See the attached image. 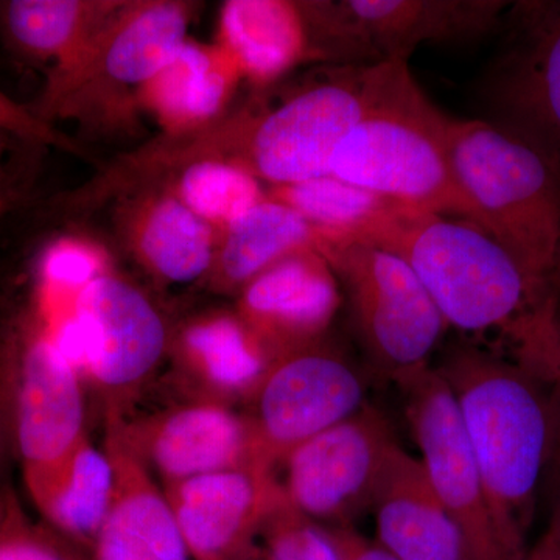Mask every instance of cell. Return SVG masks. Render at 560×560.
Here are the masks:
<instances>
[{
  "mask_svg": "<svg viewBox=\"0 0 560 560\" xmlns=\"http://www.w3.org/2000/svg\"><path fill=\"white\" fill-rule=\"evenodd\" d=\"M374 66L320 65L296 86L231 108L209 127L151 140L130 154L136 179L153 183L195 161L238 165L270 187L329 175L338 143L370 101Z\"/></svg>",
  "mask_w": 560,
  "mask_h": 560,
  "instance_id": "cell-1",
  "label": "cell"
},
{
  "mask_svg": "<svg viewBox=\"0 0 560 560\" xmlns=\"http://www.w3.org/2000/svg\"><path fill=\"white\" fill-rule=\"evenodd\" d=\"M436 370L456 401L501 548L508 559L525 560L555 453L552 385L490 346H459Z\"/></svg>",
  "mask_w": 560,
  "mask_h": 560,
  "instance_id": "cell-2",
  "label": "cell"
},
{
  "mask_svg": "<svg viewBox=\"0 0 560 560\" xmlns=\"http://www.w3.org/2000/svg\"><path fill=\"white\" fill-rule=\"evenodd\" d=\"M359 241L399 256L429 291L448 327L486 338L529 364L544 291L478 224L394 205Z\"/></svg>",
  "mask_w": 560,
  "mask_h": 560,
  "instance_id": "cell-3",
  "label": "cell"
},
{
  "mask_svg": "<svg viewBox=\"0 0 560 560\" xmlns=\"http://www.w3.org/2000/svg\"><path fill=\"white\" fill-rule=\"evenodd\" d=\"M451 120L420 90L410 62L374 66L370 101L331 154L329 175L397 205L474 223L452 171Z\"/></svg>",
  "mask_w": 560,
  "mask_h": 560,
  "instance_id": "cell-4",
  "label": "cell"
},
{
  "mask_svg": "<svg viewBox=\"0 0 560 560\" xmlns=\"http://www.w3.org/2000/svg\"><path fill=\"white\" fill-rule=\"evenodd\" d=\"M448 149L474 223L547 294L560 254L559 158L488 119H452Z\"/></svg>",
  "mask_w": 560,
  "mask_h": 560,
  "instance_id": "cell-5",
  "label": "cell"
},
{
  "mask_svg": "<svg viewBox=\"0 0 560 560\" xmlns=\"http://www.w3.org/2000/svg\"><path fill=\"white\" fill-rule=\"evenodd\" d=\"M197 3L121 0L69 61L47 70L35 114L81 121L127 120L136 94L189 39Z\"/></svg>",
  "mask_w": 560,
  "mask_h": 560,
  "instance_id": "cell-6",
  "label": "cell"
},
{
  "mask_svg": "<svg viewBox=\"0 0 560 560\" xmlns=\"http://www.w3.org/2000/svg\"><path fill=\"white\" fill-rule=\"evenodd\" d=\"M501 0H324L300 2L311 61L377 66L408 61L423 44L471 43L500 27Z\"/></svg>",
  "mask_w": 560,
  "mask_h": 560,
  "instance_id": "cell-7",
  "label": "cell"
},
{
  "mask_svg": "<svg viewBox=\"0 0 560 560\" xmlns=\"http://www.w3.org/2000/svg\"><path fill=\"white\" fill-rule=\"evenodd\" d=\"M318 250L337 275L375 370L399 383L429 368L448 326L415 271L366 241H319Z\"/></svg>",
  "mask_w": 560,
  "mask_h": 560,
  "instance_id": "cell-8",
  "label": "cell"
},
{
  "mask_svg": "<svg viewBox=\"0 0 560 560\" xmlns=\"http://www.w3.org/2000/svg\"><path fill=\"white\" fill-rule=\"evenodd\" d=\"M480 81L490 119L560 160V0L512 2Z\"/></svg>",
  "mask_w": 560,
  "mask_h": 560,
  "instance_id": "cell-9",
  "label": "cell"
},
{
  "mask_svg": "<svg viewBox=\"0 0 560 560\" xmlns=\"http://www.w3.org/2000/svg\"><path fill=\"white\" fill-rule=\"evenodd\" d=\"M397 445L385 416L364 405L287 455L285 499L320 525L352 526L371 510Z\"/></svg>",
  "mask_w": 560,
  "mask_h": 560,
  "instance_id": "cell-10",
  "label": "cell"
},
{
  "mask_svg": "<svg viewBox=\"0 0 560 560\" xmlns=\"http://www.w3.org/2000/svg\"><path fill=\"white\" fill-rule=\"evenodd\" d=\"M359 370L326 340L276 360L249 401L248 418L268 466L366 405Z\"/></svg>",
  "mask_w": 560,
  "mask_h": 560,
  "instance_id": "cell-11",
  "label": "cell"
},
{
  "mask_svg": "<svg viewBox=\"0 0 560 560\" xmlns=\"http://www.w3.org/2000/svg\"><path fill=\"white\" fill-rule=\"evenodd\" d=\"M69 315L83 335L81 378L108 400L109 419L120 418L125 397L149 381L171 350L164 319L138 287L110 272L77 294Z\"/></svg>",
  "mask_w": 560,
  "mask_h": 560,
  "instance_id": "cell-12",
  "label": "cell"
},
{
  "mask_svg": "<svg viewBox=\"0 0 560 560\" xmlns=\"http://www.w3.org/2000/svg\"><path fill=\"white\" fill-rule=\"evenodd\" d=\"M405 416L420 452L431 489L458 523L477 560H510L490 517L480 470L464 433L447 382L434 368H423L397 383Z\"/></svg>",
  "mask_w": 560,
  "mask_h": 560,
  "instance_id": "cell-13",
  "label": "cell"
},
{
  "mask_svg": "<svg viewBox=\"0 0 560 560\" xmlns=\"http://www.w3.org/2000/svg\"><path fill=\"white\" fill-rule=\"evenodd\" d=\"M83 378L47 331L22 350L14 445L35 506L47 503L86 440Z\"/></svg>",
  "mask_w": 560,
  "mask_h": 560,
  "instance_id": "cell-14",
  "label": "cell"
},
{
  "mask_svg": "<svg viewBox=\"0 0 560 560\" xmlns=\"http://www.w3.org/2000/svg\"><path fill=\"white\" fill-rule=\"evenodd\" d=\"M119 425L128 445L156 471L164 486L235 469H268L256 430L248 415L230 405L198 400L158 418L147 420L139 429Z\"/></svg>",
  "mask_w": 560,
  "mask_h": 560,
  "instance_id": "cell-15",
  "label": "cell"
},
{
  "mask_svg": "<svg viewBox=\"0 0 560 560\" xmlns=\"http://www.w3.org/2000/svg\"><path fill=\"white\" fill-rule=\"evenodd\" d=\"M191 560H243L285 501L275 470L235 469L164 486Z\"/></svg>",
  "mask_w": 560,
  "mask_h": 560,
  "instance_id": "cell-16",
  "label": "cell"
},
{
  "mask_svg": "<svg viewBox=\"0 0 560 560\" xmlns=\"http://www.w3.org/2000/svg\"><path fill=\"white\" fill-rule=\"evenodd\" d=\"M342 304L337 275L318 249L276 261L237 293L235 312L278 359L326 338Z\"/></svg>",
  "mask_w": 560,
  "mask_h": 560,
  "instance_id": "cell-17",
  "label": "cell"
},
{
  "mask_svg": "<svg viewBox=\"0 0 560 560\" xmlns=\"http://www.w3.org/2000/svg\"><path fill=\"white\" fill-rule=\"evenodd\" d=\"M105 451L116 471V490L91 560H191L167 497L114 420Z\"/></svg>",
  "mask_w": 560,
  "mask_h": 560,
  "instance_id": "cell-18",
  "label": "cell"
},
{
  "mask_svg": "<svg viewBox=\"0 0 560 560\" xmlns=\"http://www.w3.org/2000/svg\"><path fill=\"white\" fill-rule=\"evenodd\" d=\"M371 511L377 541L400 560H477L458 523L442 506L419 458L394 448Z\"/></svg>",
  "mask_w": 560,
  "mask_h": 560,
  "instance_id": "cell-19",
  "label": "cell"
},
{
  "mask_svg": "<svg viewBox=\"0 0 560 560\" xmlns=\"http://www.w3.org/2000/svg\"><path fill=\"white\" fill-rule=\"evenodd\" d=\"M119 200L125 245L151 276L168 283L208 278L219 234L171 190L147 186Z\"/></svg>",
  "mask_w": 560,
  "mask_h": 560,
  "instance_id": "cell-20",
  "label": "cell"
},
{
  "mask_svg": "<svg viewBox=\"0 0 560 560\" xmlns=\"http://www.w3.org/2000/svg\"><path fill=\"white\" fill-rule=\"evenodd\" d=\"M176 364L202 400L249 404L278 357L235 311L190 319L171 340Z\"/></svg>",
  "mask_w": 560,
  "mask_h": 560,
  "instance_id": "cell-21",
  "label": "cell"
},
{
  "mask_svg": "<svg viewBox=\"0 0 560 560\" xmlns=\"http://www.w3.org/2000/svg\"><path fill=\"white\" fill-rule=\"evenodd\" d=\"M243 81L234 61L215 43L187 39L136 94V106L160 125L161 136L190 135L232 108Z\"/></svg>",
  "mask_w": 560,
  "mask_h": 560,
  "instance_id": "cell-22",
  "label": "cell"
},
{
  "mask_svg": "<svg viewBox=\"0 0 560 560\" xmlns=\"http://www.w3.org/2000/svg\"><path fill=\"white\" fill-rule=\"evenodd\" d=\"M215 44L259 91L311 61L304 14L291 0H228L220 7Z\"/></svg>",
  "mask_w": 560,
  "mask_h": 560,
  "instance_id": "cell-23",
  "label": "cell"
},
{
  "mask_svg": "<svg viewBox=\"0 0 560 560\" xmlns=\"http://www.w3.org/2000/svg\"><path fill=\"white\" fill-rule=\"evenodd\" d=\"M304 249H318V237L296 210L268 197L217 235L215 257L206 282L235 293L276 261Z\"/></svg>",
  "mask_w": 560,
  "mask_h": 560,
  "instance_id": "cell-24",
  "label": "cell"
},
{
  "mask_svg": "<svg viewBox=\"0 0 560 560\" xmlns=\"http://www.w3.org/2000/svg\"><path fill=\"white\" fill-rule=\"evenodd\" d=\"M121 0H13L3 11L7 33L22 55L58 68L119 9Z\"/></svg>",
  "mask_w": 560,
  "mask_h": 560,
  "instance_id": "cell-25",
  "label": "cell"
},
{
  "mask_svg": "<svg viewBox=\"0 0 560 560\" xmlns=\"http://www.w3.org/2000/svg\"><path fill=\"white\" fill-rule=\"evenodd\" d=\"M114 490L116 471L108 452L98 451L86 438L39 512L51 529L91 551L108 517Z\"/></svg>",
  "mask_w": 560,
  "mask_h": 560,
  "instance_id": "cell-26",
  "label": "cell"
},
{
  "mask_svg": "<svg viewBox=\"0 0 560 560\" xmlns=\"http://www.w3.org/2000/svg\"><path fill=\"white\" fill-rule=\"evenodd\" d=\"M267 195L296 210L318 242L359 241L385 210L397 205L330 175L270 187Z\"/></svg>",
  "mask_w": 560,
  "mask_h": 560,
  "instance_id": "cell-27",
  "label": "cell"
},
{
  "mask_svg": "<svg viewBox=\"0 0 560 560\" xmlns=\"http://www.w3.org/2000/svg\"><path fill=\"white\" fill-rule=\"evenodd\" d=\"M150 186L171 190L217 234L267 198L253 173L223 161L190 162Z\"/></svg>",
  "mask_w": 560,
  "mask_h": 560,
  "instance_id": "cell-28",
  "label": "cell"
},
{
  "mask_svg": "<svg viewBox=\"0 0 560 560\" xmlns=\"http://www.w3.org/2000/svg\"><path fill=\"white\" fill-rule=\"evenodd\" d=\"M257 541L260 560H341L329 528L293 510L287 500L261 526Z\"/></svg>",
  "mask_w": 560,
  "mask_h": 560,
  "instance_id": "cell-29",
  "label": "cell"
},
{
  "mask_svg": "<svg viewBox=\"0 0 560 560\" xmlns=\"http://www.w3.org/2000/svg\"><path fill=\"white\" fill-rule=\"evenodd\" d=\"M0 560H91L83 548L62 537L47 523H32L10 501L0 528Z\"/></svg>",
  "mask_w": 560,
  "mask_h": 560,
  "instance_id": "cell-30",
  "label": "cell"
},
{
  "mask_svg": "<svg viewBox=\"0 0 560 560\" xmlns=\"http://www.w3.org/2000/svg\"><path fill=\"white\" fill-rule=\"evenodd\" d=\"M105 257L91 243L65 238L51 245L40 264L47 296L80 293L88 283L105 275Z\"/></svg>",
  "mask_w": 560,
  "mask_h": 560,
  "instance_id": "cell-31",
  "label": "cell"
},
{
  "mask_svg": "<svg viewBox=\"0 0 560 560\" xmlns=\"http://www.w3.org/2000/svg\"><path fill=\"white\" fill-rule=\"evenodd\" d=\"M534 370L552 385L556 404V440L560 436V259L545 294L533 346Z\"/></svg>",
  "mask_w": 560,
  "mask_h": 560,
  "instance_id": "cell-32",
  "label": "cell"
},
{
  "mask_svg": "<svg viewBox=\"0 0 560 560\" xmlns=\"http://www.w3.org/2000/svg\"><path fill=\"white\" fill-rule=\"evenodd\" d=\"M0 132L16 136L32 143H40V145L57 147L70 153L79 151L68 136L36 116L35 110L14 102L2 90H0Z\"/></svg>",
  "mask_w": 560,
  "mask_h": 560,
  "instance_id": "cell-33",
  "label": "cell"
},
{
  "mask_svg": "<svg viewBox=\"0 0 560 560\" xmlns=\"http://www.w3.org/2000/svg\"><path fill=\"white\" fill-rule=\"evenodd\" d=\"M21 352L5 331H0V466L14 445L18 375Z\"/></svg>",
  "mask_w": 560,
  "mask_h": 560,
  "instance_id": "cell-34",
  "label": "cell"
},
{
  "mask_svg": "<svg viewBox=\"0 0 560 560\" xmlns=\"http://www.w3.org/2000/svg\"><path fill=\"white\" fill-rule=\"evenodd\" d=\"M331 539L340 551L341 560H400L390 555L378 541H371L357 533L353 526H327Z\"/></svg>",
  "mask_w": 560,
  "mask_h": 560,
  "instance_id": "cell-35",
  "label": "cell"
},
{
  "mask_svg": "<svg viewBox=\"0 0 560 560\" xmlns=\"http://www.w3.org/2000/svg\"><path fill=\"white\" fill-rule=\"evenodd\" d=\"M547 480L552 481L555 488V504H552V514L548 530H551L552 536L558 539L560 544V438L556 441L555 453H552V460L550 471H548Z\"/></svg>",
  "mask_w": 560,
  "mask_h": 560,
  "instance_id": "cell-36",
  "label": "cell"
},
{
  "mask_svg": "<svg viewBox=\"0 0 560 560\" xmlns=\"http://www.w3.org/2000/svg\"><path fill=\"white\" fill-rule=\"evenodd\" d=\"M525 560H560V544L551 530H545L537 544L529 547Z\"/></svg>",
  "mask_w": 560,
  "mask_h": 560,
  "instance_id": "cell-37",
  "label": "cell"
},
{
  "mask_svg": "<svg viewBox=\"0 0 560 560\" xmlns=\"http://www.w3.org/2000/svg\"><path fill=\"white\" fill-rule=\"evenodd\" d=\"M10 501L0 499V528L5 522L7 512H9Z\"/></svg>",
  "mask_w": 560,
  "mask_h": 560,
  "instance_id": "cell-38",
  "label": "cell"
},
{
  "mask_svg": "<svg viewBox=\"0 0 560 560\" xmlns=\"http://www.w3.org/2000/svg\"><path fill=\"white\" fill-rule=\"evenodd\" d=\"M243 560H260V559L257 558V552H254L253 556H249V558H246V559H243Z\"/></svg>",
  "mask_w": 560,
  "mask_h": 560,
  "instance_id": "cell-39",
  "label": "cell"
},
{
  "mask_svg": "<svg viewBox=\"0 0 560 560\" xmlns=\"http://www.w3.org/2000/svg\"><path fill=\"white\" fill-rule=\"evenodd\" d=\"M559 259H560V254H559ZM559 259H558V260H559ZM556 265H558V264H556Z\"/></svg>",
  "mask_w": 560,
  "mask_h": 560,
  "instance_id": "cell-40",
  "label": "cell"
}]
</instances>
